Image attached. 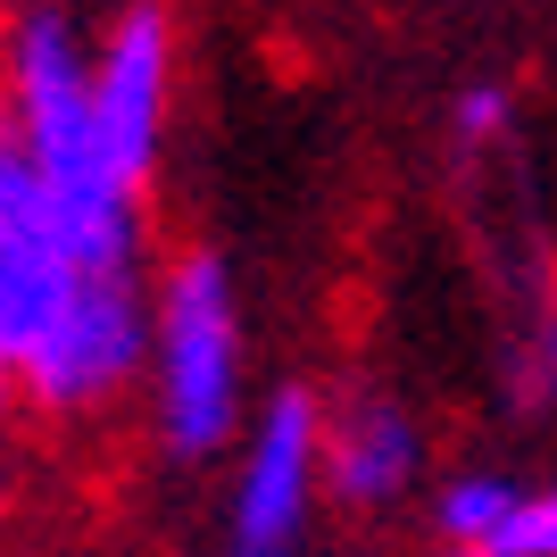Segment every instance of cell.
I'll use <instances>...</instances> for the list:
<instances>
[{
	"mask_svg": "<svg viewBox=\"0 0 557 557\" xmlns=\"http://www.w3.org/2000/svg\"><path fill=\"white\" fill-rule=\"evenodd\" d=\"M150 233H109L59 200L25 150H0V367L25 417L92 433L150 374Z\"/></svg>",
	"mask_w": 557,
	"mask_h": 557,
	"instance_id": "6da1fadb",
	"label": "cell"
},
{
	"mask_svg": "<svg viewBox=\"0 0 557 557\" xmlns=\"http://www.w3.org/2000/svg\"><path fill=\"white\" fill-rule=\"evenodd\" d=\"M159 317H150V374H141V433L175 466L233 458L242 424H250V317H242V283L216 250H166L159 275Z\"/></svg>",
	"mask_w": 557,
	"mask_h": 557,
	"instance_id": "7a4b0ae2",
	"label": "cell"
},
{
	"mask_svg": "<svg viewBox=\"0 0 557 557\" xmlns=\"http://www.w3.org/2000/svg\"><path fill=\"white\" fill-rule=\"evenodd\" d=\"M0 109H9V150L42 166L59 200L109 233H141V184L100 141L92 109V34L59 0H0Z\"/></svg>",
	"mask_w": 557,
	"mask_h": 557,
	"instance_id": "3957f363",
	"label": "cell"
},
{
	"mask_svg": "<svg viewBox=\"0 0 557 557\" xmlns=\"http://www.w3.org/2000/svg\"><path fill=\"white\" fill-rule=\"evenodd\" d=\"M325 399L317 392H267L233 442L216 533L200 557H300L325 508Z\"/></svg>",
	"mask_w": 557,
	"mask_h": 557,
	"instance_id": "277c9868",
	"label": "cell"
},
{
	"mask_svg": "<svg viewBox=\"0 0 557 557\" xmlns=\"http://www.w3.org/2000/svg\"><path fill=\"white\" fill-rule=\"evenodd\" d=\"M92 109L125 184L150 191L166 159V125H175V17H166V0H125L92 34Z\"/></svg>",
	"mask_w": 557,
	"mask_h": 557,
	"instance_id": "5b68a950",
	"label": "cell"
},
{
	"mask_svg": "<svg viewBox=\"0 0 557 557\" xmlns=\"http://www.w3.org/2000/svg\"><path fill=\"white\" fill-rule=\"evenodd\" d=\"M325 508L342 516H399L433 491V433L399 392L349 383L325 399Z\"/></svg>",
	"mask_w": 557,
	"mask_h": 557,
	"instance_id": "8992f818",
	"label": "cell"
},
{
	"mask_svg": "<svg viewBox=\"0 0 557 557\" xmlns=\"http://www.w3.org/2000/svg\"><path fill=\"white\" fill-rule=\"evenodd\" d=\"M524 508V474L499 466H458L433 483V549H466V557H499Z\"/></svg>",
	"mask_w": 557,
	"mask_h": 557,
	"instance_id": "52a82bcc",
	"label": "cell"
},
{
	"mask_svg": "<svg viewBox=\"0 0 557 557\" xmlns=\"http://www.w3.org/2000/svg\"><path fill=\"white\" fill-rule=\"evenodd\" d=\"M508 134H516V92H508V84L474 75V84L449 92V141H458L466 159H499Z\"/></svg>",
	"mask_w": 557,
	"mask_h": 557,
	"instance_id": "ba28073f",
	"label": "cell"
},
{
	"mask_svg": "<svg viewBox=\"0 0 557 557\" xmlns=\"http://www.w3.org/2000/svg\"><path fill=\"white\" fill-rule=\"evenodd\" d=\"M499 557H557V483H524V508Z\"/></svg>",
	"mask_w": 557,
	"mask_h": 557,
	"instance_id": "9c48e42d",
	"label": "cell"
},
{
	"mask_svg": "<svg viewBox=\"0 0 557 557\" xmlns=\"http://www.w3.org/2000/svg\"><path fill=\"white\" fill-rule=\"evenodd\" d=\"M9 524H17V433L0 442V549H9Z\"/></svg>",
	"mask_w": 557,
	"mask_h": 557,
	"instance_id": "30bf717a",
	"label": "cell"
},
{
	"mask_svg": "<svg viewBox=\"0 0 557 557\" xmlns=\"http://www.w3.org/2000/svg\"><path fill=\"white\" fill-rule=\"evenodd\" d=\"M17 417H25V399H17V383H9V367H0V442L17 433Z\"/></svg>",
	"mask_w": 557,
	"mask_h": 557,
	"instance_id": "8fae6325",
	"label": "cell"
},
{
	"mask_svg": "<svg viewBox=\"0 0 557 557\" xmlns=\"http://www.w3.org/2000/svg\"><path fill=\"white\" fill-rule=\"evenodd\" d=\"M0 150H9V109H0Z\"/></svg>",
	"mask_w": 557,
	"mask_h": 557,
	"instance_id": "7c38bea8",
	"label": "cell"
},
{
	"mask_svg": "<svg viewBox=\"0 0 557 557\" xmlns=\"http://www.w3.org/2000/svg\"><path fill=\"white\" fill-rule=\"evenodd\" d=\"M433 557H466V549H433Z\"/></svg>",
	"mask_w": 557,
	"mask_h": 557,
	"instance_id": "4fadbf2b",
	"label": "cell"
}]
</instances>
